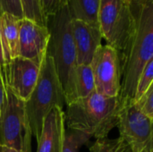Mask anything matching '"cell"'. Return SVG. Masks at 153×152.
<instances>
[{
    "label": "cell",
    "mask_w": 153,
    "mask_h": 152,
    "mask_svg": "<svg viewBox=\"0 0 153 152\" xmlns=\"http://www.w3.org/2000/svg\"><path fill=\"white\" fill-rule=\"evenodd\" d=\"M135 16L133 34L121 52V106L133 102L139 76L153 59V0L132 5Z\"/></svg>",
    "instance_id": "obj_1"
},
{
    "label": "cell",
    "mask_w": 153,
    "mask_h": 152,
    "mask_svg": "<svg viewBox=\"0 0 153 152\" xmlns=\"http://www.w3.org/2000/svg\"><path fill=\"white\" fill-rule=\"evenodd\" d=\"M66 106L65 122L68 127L97 140L107 139L110 131L117 125L122 107L119 97H106L96 90Z\"/></svg>",
    "instance_id": "obj_2"
},
{
    "label": "cell",
    "mask_w": 153,
    "mask_h": 152,
    "mask_svg": "<svg viewBox=\"0 0 153 152\" xmlns=\"http://www.w3.org/2000/svg\"><path fill=\"white\" fill-rule=\"evenodd\" d=\"M49 42L47 54L54 62L65 96V103L69 105L75 99L74 71L76 67V50L73 34V18L67 5L48 19Z\"/></svg>",
    "instance_id": "obj_3"
},
{
    "label": "cell",
    "mask_w": 153,
    "mask_h": 152,
    "mask_svg": "<svg viewBox=\"0 0 153 152\" xmlns=\"http://www.w3.org/2000/svg\"><path fill=\"white\" fill-rule=\"evenodd\" d=\"M64 104V91L53 59L46 54L40 65L35 88L24 102L26 118L32 137L39 140L46 116L55 106L63 108Z\"/></svg>",
    "instance_id": "obj_4"
},
{
    "label": "cell",
    "mask_w": 153,
    "mask_h": 152,
    "mask_svg": "<svg viewBox=\"0 0 153 152\" xmlns=\"http://www.w3.org/2000/svg\"><path fill=\"white\" fill-rule=\"evenodd\" d=\"M98 23L107 45L121 53L134 29V8L126 0H100Z\"/></svg>",
    "instance_id": "obj_5"
},
{
    "label": "cell",
    "mask_w": 153,
    "mask_h": 152,
    "mask_svg": "<svg viewBox=\"0 0 153 152\" xmlns=\"http://www.w3.org/2000/svg\"><path fill=\"white\" fill-rule=\"evenodd\" d=\"M0 144L20 152H31V134L24 101L13 92L7 82L0 115Z\"/></svg>",
    "instance_id": "obj_6"
},
{
    "label": "cell",
    "mask_w": 153,
    "mask_h": 152,
    "mask_svg": "<svg viewBox=\"0 0 153 152\" xmlns=\"http://www.w3.org/2000/svg\"><path fill=\"white\" fill-rule=\"evenodd\" d=\"M153 119L143 114L134 102L121 107L117 127L120 138L131 152H153Z\"/></svg>",
    "instance_id": "obj_7"
},
{
    "label": "cell",
    "mask_w": 153,
    "mask_h": 152,
    "mask_svg": "<svg viewBox=\"0 0 153 152\" xmlns=\"http://www.w3.org/2000/svg\"><path fill=\"white\" fill-rule=\"evenodd\" d=\"M91 66L95 90L106 97H118L121 88L120 53L108 45H101L96 51Z\"/></svg>",
    "instance_id": "obj_8"
},
{
    "label": "cell",
    "mask_w": 153,
    "mask_h": 152,
    "mask_svg": "<svg viewBox=\"0 0 153 152\" xmlns=\"http://www.w3.org/2000/svg\"><path fill=\"white\" fill-rule=\"evenodd\" d=\"M48 26L22 18L19 21V56L40 65L49 42Z\"/></svg>",
    "instance_id": "obj_9"
},
{
    "label": "cell",
    "mask_w": 153,
    "mask_h": 152,
    "mask_svg": "<svg viewBox=\"0 0 153 152\" xmlns=\"http://www.w3.org/2000/svg\"><path fill=\"white\" fill-rule=\"evenodd\" d=\"M40 65L22 56H17L10 60L5 66L7 85L24 102L35 88L39 75Z\"/></svg>",
    "instance_id": "obj_10"
},
{
    "label": "cell",
    "mask_w": 153,
    "mask_h": 152,
    "mask_svg": "<svg viewBox=\"0 0 153 152\" xmlns=\"http://www.w3.org/2000/svg\"><path fill=\"white\" fill-rule=\"evenodd\" d=\"M73 34L77 65H91L96 51L102 45V35L99 24H90L73 19Z\"/></svg>",
    "instance_id": "obj_11"
},
{
    "label": "cell",
    "mask_w": 153,
    "mask_h": 152,
    "mask_svg": "<svg viewBox=\"0 0 153 152\" xmlns=\"http://www.w3.org/2000/svg\"><path fill=\"white\" fill-rule=\"evenodd\" d=\"M65 112L55 106L43 120L36 152H62L65 135Z\"/></svg>",
    "instance_id": "obj_12"
},
{
    "label": "cell",
    "mask_w": 153,
    "mask_h": 152,
    "mask_svg": "<svg viewBox=\"0 0 153 152\" xmlns=\"http://www.w3.org/2000/svg\"><path fill=\"white\" fill-rule=\"evenodd\" d=\"M20 20L6 13H0V34L7 64L10 60L19 56Z\"/></svg>",
    "instance_id": "obj_13"
},
{
    "label": "cell",
    "mask_w": 153,
    "mask_h": 152,
    "mask_svg": "<svg viewBox=\"0 0 153 152\" xmlns=\"http://www.w3.org/2000/svg\"><path fill=\"white\" fill-rule=\"evenodd\" d=\"M100 0H67V7L74 20L90 24L98 23Z\"/></svg>",
    "instance_id": "obj_14"
},
{
    "label": "cell",
    "mask_w": 153,
    "mask_h": 152,
    "mask_svg": "<svg viewBox=\"0 0 153 152\" xmlns=\"http://www.w3.org/2000/svg\"><path fill=\"white\" fill-rule=\"evenodd\" d=\"M74 88L76 99L85 98L95 91V82L91 65H76L74 71Z\"/></svg>",
    "instance_id": "obj_15"
},
{
    "label": "cell",
    "mask_w": 153,
    "mask_h": 152,
    "mask_svg": "<svg viewBox=\"0 0 153 152\" xmlns=\"http://www.w3.org/2000/svg\"><path fill=\"white\" fill-rule=\"evenodd\" d=\"M91 152H131L129 146L119 137L114 140H97L91 147Z\"/></svg>",
    "instance_id": "obj_16"
},
{
    "label": "cell",
    "mask_w": 153,
    "mask_h": 152,
    "mask_svg": "<svg viewBox=\"0 0 153 152\" xmlns=\"http://www.w3.org/2000/svg\"><path fill=\"white\" fill-rule=\"evenodd\" d=\"M22 4L24 18L48 26V21L43 14L39 0H22Z\"/></svg>",
    "instance_id": "obj_17"
},
{
    "label": "cell",
    "mask_w": 153,
    "mask_h": 152,
    "mask_svg": "<svg viewBox=\"0 0 153 152\" xmlns=\"http://www.w3.org/2000/svg\"><path fill=\"white\" fill-rule=\"evenodd\" d=\"M153 59L150 60L142 71L135 88L133 102L136 101L148 89L153 85Z\"/></svg>",
    "instance_id": "obj_18"
},
{
    "label": "cell",
    "mask_w": 153,
    "mask_h": 152,
    "mask_svg": "<svg viewBox=\"0 0 153 152\" xmlns=\"http://www.w3.org/2000/svg\"><path fill=\"white\" fill-rule=\"evenodd\" d=\"M90 139L91 136L79 132L73 131L70 133H65L62 152H79L80 148Z\"/></svg>",
    "instance_id": "obj_19"
},
{
    "label": "cell",
    "mask_w": 153,
    "mask_h": 152,
    "mask_svg": "<svg viewBox=\"0 0 153 152\" xmlns=\"http://www.w3.org/2000/svg\"><path fill=\"white\" fill-rule=\"evenodd\" d=\"M134 103L143 114L153 119V85Z\"/></svg>",
    "instance_id": "obj_20"
},
{
    "label": "cell",
    "mask_w": 153,
    "mask_h": 152,
    "mask_svg": "<svg viewBox=\"0 0 153 152\" xmlns=\"http://www.w3.org/2000/svg\"><path fill=\"white\" fill-rule=\"evenodd\" d=\"M6 13L18 19L24 18L22 0H0V13Z\"/></svg>",
    "instance_id": "obj_21"
},
{
    "label": "cell",
    "mask_w": 153,
    "mask_h": 152,
    "mask_svg": "<svg viewBox=\"0 0 153 152\" xmlns=\"http://www.w3.org/2000/svg\"><path fill=\"white\" fill-rule=\"evenodd\" d=\"M45 18L48 19L56 14L60 9L67 5V0H39Z\"/></svg>",
    "instance_id": "obj_22"
},
{
    "label": "cell",
    "mask_w": 153,
    "mask_h": 152,
    "mask_svg": "<svg viewBox=\"0 0 153 152\" xmlns=\"http://www.w3.org/2000/svg\"><path fill=\"white\" fill-rule=\"evenodd\" d=\"M5 89H6L5 69H0V115L5 98Z\"/></svg>",
    "instance_id": "obj_23"
},
{
    "label": "cell",
    "mask_w": 153,
    "mask_h": 152,
    "mask_svg": "<svg viewBox=\"0 0 153 152\" xmlns=\"http://www.w3.org/2000/svg\"><path fill=\"white\" fill-rule=\"evenodd\" d=\"M7 63H6V58H5V54L4 50V47L2 44V39H1V34H0V69H5Z\"/></svg>",
    "instance_id": "obj_24"
},
{
    "label": "cell",
    "mask_w": 153,
    "mask_h": 152,
    "mask_svg": "<svg viewBox=\"0 0 153 152\" xmlns=\"http://www.w3.org/2000/svg\"><path fill=\"white\" fill-rule=\"evenodd\" d=\"M0 152H20L18 151H15L13 149H11V148H8V147H5L4 145H1L0 144Z\"/></svg>",
    "instance_id": "obj_25"
},
{
    "label": "cell",
    "mask_w": 153,
    "mask_h": 152,
    "mask_svg": "<svg viewBox=\"0 0 153 152\" xmlns=\"http://www.w3.org/2000/svg\"><path fill=\"white\" fill-rule=\"evenodd\" d=\"M131 5H134V4H138V3H140V2H142V1H143V0H126Z\"/></svg>",
    "instance_id": "obj_26"
}]
</instances>
